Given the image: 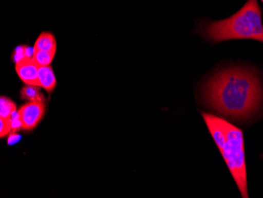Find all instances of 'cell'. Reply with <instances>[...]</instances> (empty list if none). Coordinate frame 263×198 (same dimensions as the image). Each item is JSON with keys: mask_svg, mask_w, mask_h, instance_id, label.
I'll use <instances>...</instances> for the list:
<instances>
[{"mask_svg": "<svg viewBox=\"0 0 263 198\" xmlns=\"http://www.w3.org/2000/svg\"><path fill=\"white\" fill-rule=\"evenodd\" d=\"M38 75L41 87L46 91L50 93L55 88L56 78L51 66H40Z\"/></svg>", "mask_w": 263, "mask_h": 198, "instance_id": "8992f818", "label": "cell"}, {"mask_svg": "<svg viewBox=\"0 0 263 198\" xmlns=\"http://www.w3.org/2000/svg\"><path fill=\"white\" fill-rule=\"evenodd\" d=\"M17 105L13 100L5 97L0 98V119H10L15 114Z\"/></svg>", "mask_w": 263, "mask_h": 198, "instance_id": "ba28073f", "label": "cell"}, {"mask_svg": "<svg viewBox=\"0 0 263 198\" xmlns=\"http://www.w3.org/2000/svg\"><path fill=\"white\" fill-rule=\"evenodd\" d=\"M55 53L56 51H41V50L34 49L33 54H32V59H33L40 66H50L51 62L54 60Z\"/></svg>", "mask_w": 263, "mask_h": 198, "instance_id": "30bf717a", "label": "cell"}, {"mask_svg": "<svg viewBox=\"0 0 263 198\" xmlns=\"http://www.w3.org/2000/svg\"><path fill=\"white\" fill-rule=\"evenodd\" d=\"M202 95L213 110L227 117L245 119L258 109L263 92L255 72L235 66L215 72L205 84Z\"/></svg>", "mask_w": 263, "mask_h": 198, "instance_id": "6da1fadb", "label": "cell"}, {"mask_svg": "<svg viewBox=\"0 0 263 198\" xmlns=\"http://www.w3.org/2000/svg\"><path fill=\"white\" fill-rule=\"evenodd\" d=\"M45 109V102L43 101H29L22 106L17 113L22 129L31 131L36 127L44 117Z\"/></svg>", "mask_w": 263, "mask_h": 198, "instance_id": "277c9868", "label": "cell"}, {"mask_svg": "<svg viewBox=\"0 0 263 198\" xmlns=\"http://www.w3.org/2000/svg\"><path fill=\"white\" fill-rule=\"evenodd\" d=\"M40 65L32 58H26L16 63V72L20 79L28 85L41 87L40 83Z\"/></svg>", "mask_w": 263, "mask_h": 198, "instance_id": "5b68a950", "label": "cell"}, {"mask_svg": "<svg viewBox=\"0 0 263 198\" xmlns=\"http://www.w3.org/2000/svg\"><path fill=\"white\" fill-rule=\"evenodd\" d=\"M258 0H248L231 17L209 22L201 28V33L214 43L230 40H255L263 43V24Z\"/></svg>", "mask_w": 263, "mask_h": 198, "instance_id": "7a4b0ae2", "label": "cell"}, {"mask_svg": "<svg viewBox=\"0 0 263 198\" xmlns=\"http://www.w3.org/2000/svg\"><path fill=\"white\" fill-rule=\"evenodd\" d=\"M33 48L41 51H56L57 44L54 35L51 32H42L36 39Z\"/></svg>", "mask_w": 263, "mask_h": 198, "instance_id": "52a82bcc", "label": "cell"}, {"mask_svg": "<svg viewBox=\"0 0 263 198\" xmlns=\"http://www.w3.org/2000/svg\"><path fill=\"white\" fill-rule=\"evenodd\" d=\"M21 136L19 134H16L15 132L10 133V135L8 137V145L9 146H12V145L16 144L18 142L21 140Z\"/></svg>", "mask_w": 263, "mask_h": 198, "instance_id": "4fadbf2b", "label": "cell"}, {"mask_svg": "<svg viewBox=\"0 0 263 198\" xmlns=\"http://www.w3.org/2000/svg\"><path fill=\"white\" fill-rule=\"evenodd\" d=\"M261 2H262V3H263V0H261Z\"/></svg>", "mask_w": 263, "mask_h": 198, "instance_id": "5bb4252c", "label": "cell"}, {"mask_svg": "<svg viewBox=\"0 0 263 198\" xmlns=\"http://www.w3.org/2000/svg\"><path fill=\"white\" fill-rule=\"evenodd\" d=\"M22 98L26 99L29 101H43L45 102L44 95L41 93L39 86L35 85H28L24 87L21 92Z\"/></svg>", "mask_w": 263, "mask_h": 198, "instance_id": "9c48e42d", "label": "cell"}, {"mask_svg": "<svg viewBox=\"0 0 263 198\" xmlns=\"http://www.w3.org/2000/svg\"><path fill=\"white\" fill-rule=\"evenodd\" d=\"M224 139L218 148L230 173L233 175L242 197L248 198L245 143L241 130L221 119Z\"/></svg>", "mask_w": 263, "mask_h": 198, "instance_id": "3957f363", "label": "cell"}, {"mask_svg": "<svg viewBox=\"0 0 263 198\" xmlns=\"http://www.w3.org/2000/svg\"><path fill=\"white\" fill-rule=\"evenodd\" d=\"M12 132L11 125L9 119H0V137H6Z\"/></svg>", "mask_w": 263, "mask_h": 198, "instance_id": "7c38bea8", "label": "cell"}, {"mask_svg": "<svg viewBox=\"0 0 263 198\" xmlns=\"http://www.w3.org/2000/svg\"><path fill=\"white\" fill-rule=\"evenodd\" d=\"M33 48H28L26 46H21L16 49L14 52V58L16 63L26 58H32Z\"/></svg>", "mask_w": 263, "mask_h": 198, "instance_id": "8fae6325", "label": "cell"}]
</instances>
